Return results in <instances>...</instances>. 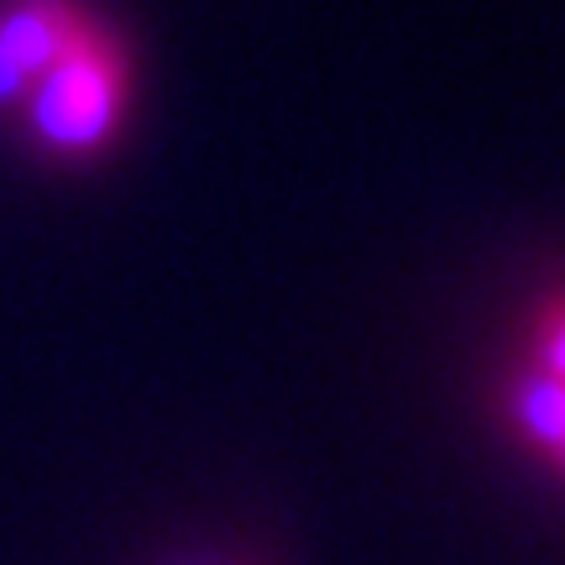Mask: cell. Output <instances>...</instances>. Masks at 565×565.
Returning a JSON list of instances; mask_svg holds the SVG:
<instances>
[{
    "label": "cell",
    "mask_w": 565,
    "mask_h": 565,
    "mask_svg": "<svg viewBox=\"0 0 565 565\" xmlns=\"http://www.w3.org/2000/svg\"><path fill=\"white\" fill-rule=\"evenodd\" d=\"M529 366H540V372L565 383V294L534 315V356H529Z\"/></svg>",
    "instance_id": "4"
},
{
    "label": "cell",
    "mask_w": 565,
    "mask_h": 565,
    "mask_svg": "<svg viewBox=\"0 0 565 565\" xmlns=\"http://www.w3.org/2000/svg\"><path fill=\"white\" fill-rule=\"evenodd\" d=\"M503 414L519 429V440L529 450H540L545 461H555L565 450V383L561 377H550V372L524 362V372H513V383H508Z\"/></svg>",
    "instance_id": "3"
},
{
    "label": "cell",
    "mask_w": 565,
    "mask_h": 565,
    "mask_svg": "<svg viewBox=\"0 0 565 565\" xmlns=\"http://www.w3.org/2000/svg\"><path fill=\"white\" fill-rule=\"evenodd\" d=\"M89 17L79 0H0V105L26 100Z\"/></svg>",
    "instance_id": "2"
},
{
    "label": "cell",
    "mask_w": 565,
    "mask_h": 565,
    "mask_svg": "<svg viewBox=\"0 0 565 565\" xmlns=\"http://www.w3.org/2000/svg\"><path fill=\"white\" fill-rule=\"evenodd\" d=\"M555 466H561V471H565V450H561V456H555Z\"/></svg>",
    "instance_id": "5"
},
{
    "label": "cell",
    "mask_w": 565,
    "mask_h": 565,
    "mask_svg": "<svg viewBox=\"0 0 565 565\" xmlns=\"http://www.w3.org/2000/svg\"><path fill=\"white\" fill-rule=\"evenodd\" d=\"M126 105H131V53L126 42L89 17L79 38L58 53V63L26 89V126L47 158L89 162L121 137Z\"/></svg>",
    "instance_id": "1"
}]
</instances>
